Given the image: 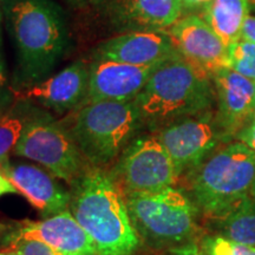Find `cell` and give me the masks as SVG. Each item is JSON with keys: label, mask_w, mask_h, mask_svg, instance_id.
Returning a JSON list of instances; mask_svg holds the SVG:
<instances>
[{"label": "cell", "mask_w": 255, "mask_h": 255, "mask_svg": "<svg viewBox=\"0 0 255 255\" xmlns=\"http://www.w3.org/2000/svg\"><path fill=\"white\" fill-rule=\"evenodd\" d=\"M117 30L165 31L181 18L182 0H113L108 7Z\"/></svg>", "instance_id": "e0dca14e"}, {"label": "cell", "mask_w": 255, "mask_h": 255, "mask_svg": "<svg viewBox=\"0 0 255 255\" xmlns=\"http://www.w3.org/2000/svg\"><path fill=\"white\" fill-rule=\"evenodd\" d=\"M133 103L152 132L178 120L214 110L213 78L180 53L158 65Z\"/></svg>", "instance_id": "3957f363"}, {"label": "cell", "mask_w": 255, "mask_h": 255, "mask_svg": "<svg viewBox=\"0 0 255 255\" xmlns=\"http://www.w3.org/2000/svg\"><path fill=\"white\" fill-rule=\"evenodd\" d=\"M62 124L85 162L102 169L116 163L143 127L133 101L83 105Z\"/></svg>", "instance_id": "277c9868"}, {"label": "cell", "mask_w": 255, "mask_h": 255, "mask_svg": "<svg viewBox=\"0 0 255 255\" xmlns=\"http://www.w3.org/2000/svg\"><path fill=\"white\" fill-rule=\"evenodd\" d=\"M6 228H7V226L4 225V223L0 222V233H2L4 231H6Z\"/></svg>", "instance_id": "836d02e7"}, {"label": "cell", "mask_w": 255, "mask_h": 255, "mask_svg": "<svg viewBox=\"0 0 255 255\" xmlns=\"http://www.w3.org/2000/svg\"><path fill=\"white\" fill-rule=\"evenodd\" d=\"M11 235L44 242L65 255H100L92 239L69 209L40 221H25Z\"/></svg>", "instance_id": "2e32d148"}, {"label": "cell", "mask_w": 255, "mask_h": 255, "mask_svg": "<svg viewBox=\"0 0 255 255\" xmlns=\"http://www.w3.org/2000/svg\"><path fill=\"white\" fill-rule=\"evenodd\" d=\"M181 56L210 77L228 68V50L214 30L199 15L180 18L165 30Z\"/></svg>", "instance_id": "30bf717a"}, {"label": "cell", "mask_w": 255, "mask_h": 255, "mask_svg": "<svg viewBox=\"0 0 255 255\" xmlns=\"http://www.w3.org/2000/svg\"><path fill=\"white\" fill-rule=\"evenodd\" d=\"M178 51L165 31H131L111 38L97 47L95 59L148 66L159 64Z\"/></svg>", "instance_id": "5bb4252c"}, {"label": "cell", "mask_w": 255, "mask_h": 255, "mask_svg": "<svg viewBox=\"0 0 255 255\" xmlns=\"http://www.w3.org/2000/svg\"><path fill=\"white\" fill-rule=\"evenodd\" d=\"M69 210L100 255H132L142 241L109 171L90 167L71 184Z\"/></svg>", "instance_id": "6da1fadb"}, {"label": "cell", "mask_w": 255, "mask_h": 255, "mask_svg": "<svg viewBox=\"0 0 255 255\" xmlns=\"http://www.w3.org/2000/svg\"><path fill=\"white\" fill-rule=\"evenodd\" d=\"M159 64L138 66L114 60L96 59L89 66L88 94L83 105L97 102L133 101Z\"/></svg>", "instance_id": "8fae6325"}, {"label": "cell", "mask_w": 255, "mask_h": 255, "mask_svg": "<svg viewBox=\"0 0 255 255\" xmlns=\"http://www.w3.org/2000/svg\"><path fill=\"white\" fill-rule=\"evenodd\" d=\"M24 121L14 116H5L0 119V169L9 163V155L14 152L21 132Z\"/></svg>", "instance_id": "44dd1931"}, {"label": "cell", "mask_w": 255, "mask_h": 255, "mask_svg": "<svg viewBox=\"0 0 255 255\" xmlns=\"http://www.w3.org/2000/svg\"><path fill=\"white\" fill-rule=\"evenodd\" d=\"M251 197L255 201V178H254L253 186H252V189H251Z\"/></svg>", "instance_id": "4dcf8cb0"}, {"label": "cell", "mask_w": 255, "mask_h": 255, "mask_svg": "<svg viewBox=\"0 0 255 255\" xmlns=\"http://www.w3.org/2000/svg\"><path fill=\"white\" fill-rule=\"evenodd\" d=\"M248 4H250L251 9H254L255 11V0H248Z\"/></svg>", "instance_id": "d6a6232c"}, {"label": "cell", "mask_w": 255, "mask_h": 255, "mask_svg": "<svg viewBox=\"0 0 255 255\" xmlns=\"http://www.w3.org/2000/svg\"><path fill=\"white\" fill-rule=\"evenodd\" d=\"M2 173L44 218L69 209L71 193L45 168L28 163H9Z\"/></svg>", "instance_id": "9a60e30c"}, {"label": "cell", "mask_w": 255, "mask_h": 255, "mask_svg": "<svg viewBox=\"0 0 255 255\" xmlns=\"http://www.w3.org/2000/svg\"><path fill=\"white\" fill-rule=\"evenodd\" d=\"M5 18L17 51L20 81L46 79L69 45L65 14L53 0H5Z\"/></svg>", "instance_id": "7a4b0ae2"}, {"label": "cell", "mask_w": 255, "mask_h": 255, "mask_svg": "<svg viewBox=\"0 0 255 255\" xmlns=\"http://www.w3.org/2000/svg\"><path fill=\"white\" fill-rule=\"evenodd\" d=\"M154 133L170 156L178 180L187 177L219 148L231 142L215 110L178 120Z\"/></svg>", "instance_id": "9c48e42d"}, {"label": "cell", "mask_w": 255, "mask_h": 255, "mask_svg": "<svg viewBox=\"0 0 255 255\" xmlns=\"http://www.w3.org/2000/svg\"><path fill=\"white\" fill-rule=\"evenodd\" d=\"M184 178L201 214L220 220L251 197L255 154L240 142H229Z\"/></svg>", "instance_id": "5b68a950"}, {"label": "cell", "mask_w": 255, "mask_h": 255, "mask_svg": "<svg viewBox=\"0 0 255 255\" xmlns=\"http://www.w3.org/2000/svg\"><path fill=\"white\" fill-rule=\"evenodd\" d=\"M14 154L34 161L70 186L90 168L65 127L43 115L24 122Z\"/></svg>", "instance_id": "52a82bcc"}, {"label": "cell", "mask_w": 255, "mask_h": 255, "mask_svg": "<svg viewBox=\"0 0 255 255\" xmlns=\"http://www.w3.org/2000/svg\"><path fill=\"white\" fill-rule=\"evenodd\" d=\"M18 193V190L15 189V187L12 184L11 181L6 177V175L2 173V170L0 169V197L6 194H15Z\"/></svg>", "instance_id": "4316f807"}, {"label": "cell", "mask_w": 255, "mask_h": 255, "mask_svg": "<svg viewBox=\"0 0 255 255\" xmlns=\"http://www.w3.org/2000/svg\"><path fill=\"white\" fill-rule=\"evenodd\" d=\"M241 38H245V39L255 44V15H248L246 21H245L244 28H242Z\"/></svg>", "instance_id": "484cf974"}, {"label": "cell", "mask_w": 255, "mask_h": 255, "mask_svg": "<svg viewBox=\"0 0 255 255\" xmlns=\"http://www.w3.org/2000/svg\"><path fill=\"white\" fill-rule=\"evenodd\" d=\"M68 1H70L72 4H82V2H85V1H89V0H68Z\"/></svg>", "instance_id": "1f68e13d"}, {"label": "cell", "mask_w": 255, "mask_h": 255, "mask_svg": "<svg viewBox=\"0 0 255 255\" xmlns=\"http://www.w3.org/2000/svg\"><path fill=\"white\" fill-rule=\"evenodd\" d=\"M109 173L123 195L154 193L178 181L170 156L154 132L137 136Z\"/></svg>", "instance_id": "ba28073f"}, {"label": "cell", "mask_w": 255, "mask_h": 255, "mask_svg": "<svg viewBox=\"0 0 255 255\" xmlns=\"http://www.w3.org/2000/svg\"><path fill=\"white\" fill-rule=\"evenodd\" d=\"M167 255H206L195 241L187 242L181 246L173 247Z\"/></svg>", "instance_id": "d4e9b609"}, {"label": "cell", "mask_w": 255, "mask_h": 255, "mask_svg": "<svg viewBox=\"0 0 255 255\" xmlns=\"http://www.w3.org/2000/svg\"><path fill=\"white\" fill-rule=\"evenodd\" d=\"M220 235L255 246V201L248 197L225 218L218 220Z\"/></svg>", "instance_id": "d6986e66"}, {"label": "cell", "mask_w": 255, "mask_h": 255, "mask_svg": "<svg viewBox=\"0 0 255 255\" xmlns=\"http://www.w3.org/2000/svg\"><path fill=\"white\" fill-rule=\"evenodd\" d=\"M235 141L246 145L250 150L255 154V117L253 120H251L244 127V129L238 133L237 137H235Z\"/></svg>", "instance_id": "cb8c5ba5"}, {"label": "cell", "mask_w": 255, "mask_h": 255, "mask_svg": "<svg viewBox=\"0 0 255 255\" xmlns=\"http://www.w3.org/2000/svg\"><path fill=\"white\" fill-rule=\"evenodd\" d=\"M2 251H12L18 255H65L38 240H28L8 234Z\"/></svg>", "instance_id": "603a6c76"}, {"label": "cell", "mask_w": 255, "mask_h": 255, "mask_svg": "<svg viewBox=\"0 0 255 255\" xmlns=\"http://www.w3.org/2000/svg\"><path fill=\"white\" fill-rule=\"evenodd\" d=\"M250 12L248 0H209L202 5V18L227 49L241 38Z\"/></svg>", "instance_id": "ac0fdd59"}, {"label": "cell", "mask_w": 255, "mask_h": 255, "mask_svg": "<svg viewBox=\"0 0 255 255\" xmlns=\"http://www.w3.org/2000/svg\"><path fill=\"white\" fill-rule=\"evenodd\" d=\"M200 247L206 255H255V246L233 241L220 234L203 237Z\"/></svg>", "instance_id": "7402d4cb"}, {"label": "cell", "mask_w": 255, "mask_h": 255, "mask_svg": "<svg viewBox=\"0 0 255 255\" xmlns=\"http://www.w3.org/2000/svg\"><path fill=\"white\" fill-rule=\"evenodd\" d=\"M227 50L228 68L255 83V44L240 38Z\"/></svg>", "instance_id": "ffe728a7"}, {"label": "cell", "mask_w": 255, "mask_h": 255, "mask_svg": "<svg viewBox=\"0 0 255 255\" xmlns=\"http://www.w3.org/2000/svg\"><path fill=\"white\" fill-rule=\"evenodd\" d=\"M209 0H182L183 2V8L186 7H195L199 5H205Z\"/></svg>", "instance_id": "83f0119b"}, {"label": "cell", "mask_w": 255, "mask_h": 255, "mask_svg": "<svg viewBox=\"0 0 255 255\" xmlns=\"http://www.w3.org/2000/svg\"><path fill=\"white\" fill-rule=\"evenodd\" d=\"M0 255H18L12 251H0Z\"/></svg>", "instance_id": "f546056e"}, {"label": "cell", "mask_w": 255, "mask_h": 255, "mask_svg": "<svg viewBox=\"0 0 255 255\" xmlns=\"http://www.w3.org/2000/svg\"><path fill=\"white\" fill-rule=\"evenodd\" d=\"M88 84L89 68L78 60L57 75L19 91L17 96L58 114L72 113L84 103Z\"/></svg>", "instance_id": "4fadbf2b"}, {"label": "cell", "mask_w": 255, "mask_h": 255, "mask_svg": "<svg viewBox=\"0 0 255 255\" xmlns=\"http://www.w3.org/2000/svg\"><path fill=\"white\" fill-rule=\"evenodd\" d=\"M5 84V73H4V65H2L1 55H0V89Z\"/></svg>", "instance_id": "f1b7e54d"}, {"label": "cell", "mask_w": 255, "mask_h": 255, "mask_svg": "<svg viewBox=\"0 0 255 255\" xmlns=\"http://www.w3.org/2000/svg\"><path fill=\"white\" fill-rule=\"evenodd\" d=\"M215 89L216 116L229 141L253 119L255 104V83L229 68L213 75Z\"/></svg>", "instance_id": "7c38bea8"}, {"label": "cell", "mask_w": 255, "mask_h": 255, "mask_svg": "<svg viewBox=\"0 0 255 255\" xmlns=\"http://www.w3.org/2000/svg\"><path fill=\"white\" fill-rule=\"evenodd\" d=\"M254 117H255V104H254V115H253V119H254ZM253 119H252V120H253Z\"/></svg>", "instance_id": "e575fe53"}, {"label": "cell", "mask_w": 255, "mask_h": 255, "mask_svg": "<svg viewBox=\"0 0 255 255\" xmlns=\"http://www.w3.org/2000/svg\"><path fill=\"white\" fill-rule=\"evenodd\" d=\"M124 199L142 242L176 247L194 241L200 210L184 190L171 186L154 193L129 194Z\"/></svg>", "instance_id": "8992f818"}]
</instances>
